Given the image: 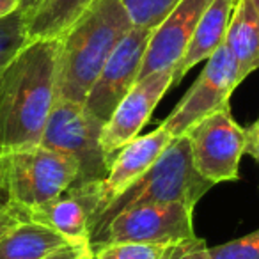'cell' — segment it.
<instances>
[{"mask_svg":"<svg viewBox=\"0 0 259 259\" xmlns=\"http://www.w3.org/2000/svg\"><path fill=\"white\" fill-rule=\"evenodd\" d=\"M59 39H32L0 69V148L41 142L57 100Z\"/></svg>","mask_w":259,"mask_h":259,"instance_id":"6da1fadb","label":"cell"},{"mask_svg":"<svg viewBox=\"0 0 259 259\" xmlns=\"http://www.w3.org/2000/svg\"><path fill=\"white\" fill-rule=\"evenodd\" d=\"M121 0H98L59 37L57 98L83 105L115 45L132 29Z\"/></svg>","mask_w":259,"mask_h":259,"instance_id":"7a4b0ae2","label":"cell"},{"mask_svg":"<svg viewBox=\"0 0 259 259\" xmlns=\"http://www.w3.org/2000/svg\"><path fill=\"white\" fill-rule=\"evenodd\" d=\"M213 185L197 172L192 160L190 144L185 135L174 137L155 163L126 192L103 209L91 227V238L117 213L139 206L185 204L194 208ZM91 241V240H89Z\"/></svg>","mask_w":259,"mask_h":259,"instance_id":"3957f363","label":"cell"},{"mask_svg":"<svg viewBox=\"0 0 259 259\" xmlns=\"http://www.w3.org/2000/svg\"><path fill=\"white\" fill-rule=\"evenodd\" d=\"M103 126L105 122L91 115L83 105L57 98L39 144L75 160L78 178L73 185L98 183L110 169V160L101 146Z\"/></svg>","mask_w":259,"mask_h":259,"instance_id":"277c9868","label":"cell"},{"mask_svg":"<svg viewBox=\"0 0 259 259\" xmlns=\"http://www.w3.org/2000/svg\"><path fill=\"white\" fill-rule=\"evenodd\" d=\"M78 178V165L64 153L37 144L9 151V188L13 201L30 209L66 192Z\"/></svg>","mask_w":259,"mask_h":259,"instance_id":"5b68a950","label":"cell"},{"mask_svg":"<svg viewBox=\"0 0 259 259\" xmlns=\"http://www.w3.org/2000/svg\"><path fill=\"white\" fill-rule=\"evenodd\" d=\"M185 137L195 169L204 180L211 185L238 180L245 153V128L233 119L229 105L195 122Z\"/></svg>","mask_w":259,"mask_h":259,"instance_id":"8992f818","label":"cell"},{"mask_svg":"<svg viewBox=\"0 0 259 259\" xmlns=\"http://www.w3.org/2000/svg\"><path fill=\"white\" fill-rule=\"evenodd\" d=\"M192 211L194 208L178 202L126 209L112 217L89 243L91 247L121 241L172 245L192 240L195 238Z\"/></svg>","mask_w":259,"mask_h":259,"instance_id":"52a82bcc","label":"cell"},{"mask_svg":"<svg viewBox=\"0 0 259 259\" xmlns=\"http://www.w3.org/2000/svg\"><path fill=\"white\" fill-rule=\"evenodd\" d=\"M238 66L226 45L206 59V66L181 101L162 122L172 137H181L201 119L229 105V96L240 83Z\"/></svg>","mask_w":259,"mask_h":259,"instance_id":"ba28073f","label":"cell"},{"mask_svg":"<svg viewBox=\"0 0 259 259\" xmlns=\"http://www.w3.org/2000/svg\"><path fill=\"white\" fill-rule=\"evenodd\" d=\"M151 32L153 30L149 29L132 27L115 45L96 82L87 93L83 108L101 122L108 121L119 101L139 82V73Z\"/></svg>","mask_w":259,"mask_h":259,"instance_id":"9c48e42d","label":"cell"},{"mask_svg":"<svg viewBox=\"0 0 259 259\" xmlns=\"http://www.w3.org/2000/svg\"><path fill=\"white\" fill-rule=\"evenodd\" d=\"M174 82V69H162L141 78L124 98L119 101L115 110L105 122L101 132V146L108 160L115 153L139 137L141 130L149 121L158 101Z\"/></svg>","mask_w":259,"mask_h":259,"instance_id":"30bf717a","label":"cell"},{"mask_svg":"<svg viewBox=\"0 0 259 259\" xmlns=\"http://www.w3.org/2000/svg\"><path fill=\"white\" fill-rule=\"evenodd\" d=\"M172 139L174 137L165 128L158 126L151 134L135 137L115 153L110 160L108 174L98 183V209L91 220V227L107 206H110L122 192L128 190L142 174L148 172Z\"/></svg>","mask_w":259,"mask_h":259,"instance_id":"8fae6325","label":"cell"},{"mask_svg":"<svg viewBox=\"0 0 259 259\" xmlns=\"http://www.w3.org/2000/svg\"><path fill=\"white\" fill-rule=\"evenodd\" d=\"M213 0H181L151 32L139 80L162 69L176 68L183 59L197 23Z\"/></svg>","mask_w":259,"mask_h":259,"instance_id":"7c38bea8","label":"cell"},{"mask_svg":"<svg viewBox=\"0 0 259 259\" xmlns=\"http://www.w3.org/2000/svg\"><path fill=\"white\" fill-rule=\"evenodd\" d=\"M98 183L71 185L52 201L25 209L27 219L50 227L71 243H89L91 220L98 209Z\"/></svg>","mask_w":259,"mask_h":259,"instance_id":"4fadbf2b","label":"cell"},{"mask_svg":"<svg viewBox=\"0 0 259 259\" xmlns=\"http://www.w3.org/2000/svg\"><path fill=\"white\" fill-rule=\"evenodd\" d=\"M236 4L238 0H213L208 6L204 15L199 20L197 29L188 43L183 59L174 68L172 83H178L187 75L188 69L194 68L201 61H206L209 55H213V52L222 47Z\"/></svg>","mask_w":259,"mask_h":259,"instance_id":"5bb4252c","label":"cell"},{"mask_svg":"<svg viewBox=\"0 0 259 259\" xmlns=\"http://www.w3.org/2000/svg\"><path fill=\"white\" fill-rule=\"evenodd\" d=\"M245 80L259 68V13L250 0H238L224 41Z\"/></svg>","mask_w":259,"mask_h":259,"instance_id":"9a60e30c","label":"cell"},{"mask_svg":"<svg viewBox=\"0 0 259 259\" xmlns=\"http://www.w3.org/2000/svg\"><path fill=\"white\" fill-rule=\"evenodd\" d=\"M68 243L50 227L22 220L0 234V259H43Z\"/></svg>","mask_w":259,"mask_h":259,"instance_id":"2e32d148","label":"cell"},{"mask_svg":"<svg viewBox=\"0 0 259 259\" xmlns=\"http://www.w3.org/2000/svg\"><path fill=\"white\" fill-rule=\"evenodd\" d=\"M98 0H43L27 22L29 41L59 39Z\"/></svg>","mask_w":259,"mask_h":259,"instance_id":"e0dca14e","label":"cell"},{"mask_svg":"<svg viewBox=\"0 0 259 259\" xmlns=\"http://www.w3.org/2000/svg\"><path fill=\"white\" fill-rule=\"evenodd\" d=\"M181 0H121L134 27L155 30Z\"/></svg>","mask_w":259,"mask_h":259,"instance_id":"ac0fdd59","label":"cell"},{"mask_svg":"<svg viewBox=\"0 0 259 259\" xmlns=\"http://www.w3.org/2000/svg\"><path fill=\"white\" fill-rule=\"evenodd\" d=\"M29 43L27 18L22 11L0 18V69Z\"/></svg>","mask_w":259,"mask_h":259,"instance_id":"d6986e66","label":"cell"},{"mask_svg":"<svg viewBox=\"0 0 259 259\" xmlns=\"http://www.w3.org/2000/svg\"><path fill=\"white\" fill-rule=\"evenodd\" d=\"M27 219V211L13 201L9 188V151L0 148V234Z\"/></svg>","mask_w":259,"mask_h":259,"instance_id":"ffe728a7","label":"cell"},{"mask_svg":"<svg viewBox=\"0 0 259 259\" xmlns=\"http://www.w3.org/2000/svg\"><path fill=\"white\" fill-rule=\"evenodd\" d=\"M167 245L137 243V241H121V243H103L93 248L94 259H162Z\"/></svg>","mask_w":259,"mask_h":259,"instance_id":"44dd1931","label":"cell"},{"mask_svg":"<svg viewBox=\"0 0 259 259\" xmlns=\"http://www.w3.org/2000/svg\"><path fill=\"white\" fill-rule=\"evenodd\" d=\"M209 259H259V229L243 238L209 248Z\"/></svg>","mask_w":259,"mask_h":259,"instance_id":"7402d4cb","label":"cell"},{"mask_svg":"<svg viewBox=\"0 0 259 259\" xmlns=\"http://www.w3.org/2000/svg\"><path fill=\"white\" fill-rule=\"evenodd\" d=\"M162 259H209V248L204 245V240L195 236L192 240L167 245Z\"/></svg>","mask_w":259,"mask_h":259,"instance_id":"603a6c76","label":"cell"},{"mask_svg":"<svg viewBox=\"0 0 259 259\" xmlns=\"http://www.w3.org/2000/svg\"><path fill=\"white\" fill-rule=\"evenodd\" d=\"M245 151L259 163V117L245 130Z\"/></svg>","mask_w":259,"mask_h":259,"instance_id":"cb8c5ba5","label":"cell"},{"mask_svg":"<svg viewBox=\"0 0 259 259\" xmlns=\"http://www.w3.org/2000/svg\"><path fill=\"white\" fill-rule=\"evenodd\" d=\"M87 245L89 243H68L43 259H80V255L83 254Z\"/></svg>","mask_w":259,"mask_h":259,"instance_id":"d4e9b609","label":"cell"},{"mask_svg":"<svg viewBox=\"0 0 259 259\" xmlns=\"http://www.w3.org/2000/svg\"><path fill=\"white\" fill-rule=\"evenodd\" d=\"M41 4H43V0H20V11L23 13V16L27 18V22H29L30 16L39 9Z\"/></svg>","mask_w":259,"mask_h":259,"instance_id":"484cf974","label":"cell"},{"mask_svg":"<svg viewBox=\"0 0 259 259\" xmlns=\"http://www.w3.org/2000/svg\"><path fill=\"white\" fill-rule=\"evenodd\" d=\"M20 11V0H0V18Z\"/></svg>","mask_w":259,"mask_h":259,"instance_id":"4316f807","label":"cell"},{"mask_svg":"<svg viewBox=\"0 0 259 259\" xmlns=\"http://www.w3.org/2000/svg\"><path fill=\"white\" fill-rule=\"evenodd\" d=\"M80 259H94V254H93V248H91V243L85 247V250H83V254L80 255Z\"/></svg>","mask_w":259,"mask_h":259,"instance_id":"83f0119b","label":"cell"},{"mask_svg":"<svg viewBox=\"0 0 259 259\" xmlns=\"http://www.w3.org/2000/svg\"><path fill=\"white\" fill-rule=\"evenodd\" d=\"M252 4H254V8L257 9V13H259V0H250Z\"/></svg>","mask_w":259,"mask_h":259,"instance_id":"f1b7e54d","label":"cell"}]
</instances>
